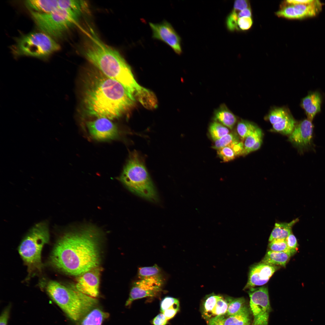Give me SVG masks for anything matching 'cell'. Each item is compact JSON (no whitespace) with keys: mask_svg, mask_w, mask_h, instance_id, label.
Returning a JSON list of instances; mask_svg holds the SVG:
<instances>
[{"mask_svg":"<svg viewBox=\"0 0 325 325\" xmlns=\"http://www.w3.org/2000/svg\"><path fill=\"white\" fill-rule=\"evenodd\" d=\"M250 7L249 1L245 0H237L235 1L233 9L240 11Z\"/></svg>","mask_w":325,"mask_h":325,"instance_id":"41","label":"cell"},{"mask_svg":"<svg viewBox=\"0 0 325 325\" xmlns=\"http://www.w3.org/2000/svg\"><path fill=\"white\" fill-rule=\"evenodd\" d=\"M213 118L214 121L231 129L233 128L237 121L236 116L224 104H221L215 110Z\"/></svg>","mask_w":325,"mask_h":325,"instance_id":"19","label":"cell"},{"mask_svg":"<svg viewBox=\"0 0 325 325\" xmlns=\"http://www.w3.org/2000/svg\"><path fill=\"white\" fill-rule=\"evenodd\" d=\"M217 154L224 162L231 161L236 156L233 149L229 147H225L218 150Z\"/></svg>","mask_w":325,"mask_h":325,"instance_id":"36","label":"cell"},{"mask_svg":"<svg viewBox=\"0 0 325 325\" xmlns=\"http://www.w3.org/2000/svg\"><path fill=\"white\" fill-rule=\"evenodd\" d=\"M100 269L97 268L79 276L75 288L78 291L96 298L99 294Z\"/></svg>","mask_w":325,"mask_h":325,"instance_id":"15","label":"cell"},{"mask_svg":"<svg viewBox=\"0 0 325 325\" xmlns=\"http://www.w3.org/2000/svg\"><path fill=\"white\" fill-rule=\"evenodd\" d=\"M60 48L53 38L42 31L23 35L16 39L11 48L16 57L27 56L41 59L48 58Z\"/></svg>","mask_w":325,"mask_h":325,"instance_id":"8","label":"cell"},{"mask_svg":"<svg viewBox=\"0 0 325 325\" xmlns=\"http://www.w3.org/2000/svg\"><path fill=\"white\" fill-rule=\"evenodd\" d=\"M46 290L53 300L72 320H80L98 303L96 298L80 292L75 288L50 281Z\"/></svg>","mask_w":325,"mask_h":325,"instance_id":"4","label":"cell"},{"mask_svg":"<svg viewBox=\"0 0 325 325\" xmlns=\"http://www.w3.org/2000/svg\"><path fill=\"white\" fill-rule=\"evenodd\" d=\"M268 246L270 249V250L272 251L276 252H290L288 248L285 239H277L274 240L270 242Z\"/></svg>","mask_w":325,"mask_h":325,"instance_id":"35","label":"cell"},{"mask_svg":"<svg viewBox=\"0 0 325 325\" xmlns=\"http://www.w3.org/2000/svg\"><path fill=\"white\" fill-rule=\"evenodd\" d=\"M321 101L320 94L317 91L311 92L302 99L301 106L308 119L312 121L316 114L320 111Z\"/></svg>","mask_w":325,"mask_h":325,"instance_id":"17","label":"cell"},{"mask_svg":"<svg viewBox=\"0 0 325 325\" xmlns=\"http://www.w3.org/2000/svg\"><path fill=\"white\" fill-rule=\"evenodd\" d=\"M232 148L234 150L236 156L242 155L244 150V144L242 141H240L234 145Z\"/></svg>","mask_w":325,"mask_h":325,"instance_id":"45","label":"cell"},{"mask_svg":"<svg viewBox=\"0 0 325 325\" xmlns=\"http://www.w3.org/2000/svg\"><path fill=\"white\" fill-rule=\"evenodd\" d=\"M229 305L227 312L228 316L236 314L246 306V300L243 297L233 298L228 296Z\"/></svg>","mask_w":325,"mask_h":325,"instance_id":"31","label":"cell"},{"mask_svg":"<svg viewBox=\"0 0 325 325\" xmlns=\"http://www.w3.org/2000/svg\"><path fill=\"white\" fill-rule=\"evenodd\" d=\"M225 319L224 315L213 317L209 319L208 325H224Z\"/></svg>","mask_w":325,"mask_h":325,"instance_id":"42","label":"cell"},{"mask_svg":"<svg viewBox=\"0 0 325 325\" xmlns=\"http://www.w3.org/2000/svg\"><path fill=\"white\" fill-rule=\"evenodd\" d=\"M258 127L252 122L246 120L242 119L237 124V130L241 139L243 140Z\"/></svg>","mask_w":325,"mask_h":325,"instance_id":"27","label":"cell"},{"mask_svg":"<svg viewBox=\"0 0 325 325\" xmlns=\"http://www.w3.org/2000/svg\"><path fill=\"white\" fill-rule=\"evenodd\" d=\"M138 276L139 279L162 277L161 269L157 265L139 268Z\"/></svg>","mask_w":325,"mask_h":325,"instance_id":"29","label":"cell"},{"mask_svg":"<svg viewBox=\"0 0 325 325\" xmlns=\"http://www.w3.org/2000/svg\"><path fill=\"white\" fill-rule=\"evenodd\" d=\"M179 303L178 300L175 298L166 296L161 301L160 305V311L162 313L173 305Z\"/></svg>","mask_w":325,"mask_h":325,"instance_id":"38","label":"cell"},{"mask_svg":"<svg viewBox=\"0 0 325 325\" xmlns=\"http://www.w3.org/2000/svg\"><path fill=\"white\" fill-rule=\"evenodd\" d=\"M250 310L253 317L251 325H268L271 311L268 290L265 286L249 289Z\"/></svg>","mask_w":325,"mask_h":325,"instance_id":"9","label":"cell"},{"mask_svg":"<svg viewBox=\"0 0 325 325\" xmlns=\"http://www.w3.org/2000/svg\"><path fill=\"white\" fill-rule=\"evenodd\" d=\"M49 237L48 223L42 221L32 228L20 244L19 252L28 267L29 275L41 271L42 251L44 246L49 241Z\"/></svg>","mask_w":325,"mask_h":325,"instance_id":"6","label":"cell"},{"mask_svg":"<svg viewBox=\"0 0 325 325\" xmlns=\"http://www.w3.org/2000/svg\"><path fill=\"white\" fill-rule=\"evenodd\" d=\"M109 313L98 308L92 309L81 320L79 325H102Z\"/></svg>","mask_w":325,"mask_h":325,"instance_id":"23","label":"cell"},{"mask_svg":"<svg viewBox=\"0 0 325 325\" xmlns=\"http://www.w3.org/2000/svg\"><path fill=\"white\" fill-rule=\"evenodd\" d=\"M290 113L289 111L284 107H276L271 110L266 118L273 125L279 122Z\"/></svg>","mask_w":325,"mask_h":325,"instance_id":"30","label":"cell"},{"mask_svg":"<svg viewBox=\"0 0 325 325\" xmlns=\"http://www.w3.org/2000/svg\"><path fill=\"white\" fill-rule=\"evenodd\" d=\"M311 122L308 119L301 121L296 124L289 135V141L301 153L314 150V126Z\"/></svg>","mask_w":325,"mask_h":325,"instance_id":"12","label":"cell"},{"mask_svg":"<svg viewBox=\"0 0 325 325\" xmlns=\"http://www.w3.org/2000/svg\"><path fill=\"white\" fill-rule=\"evenodd\" d=\"M168 320L162 313L157 315L152 320L153 325H166Z\"/></svg>","mask_w":325,"mask_h":325,"instance_id":"43","label":"cell"},{"mask_svg":"<svg viewBox=\"0 0 325 325\" xmlns=\"http://www.w3.org/2000/svg\"><path fill=\"white\" fill-rule=\"evenodd\" d=\"M149 24L153 38L164 42L178 54L181 53L180 37L169 23L164 21L160 23Z\"/></svg>","mask_w":325,"mask_h":325,"instance_id":"13","label":"cell"},{"mask_svg":"<svg viewBox=\"0 0 325 325\" xmlns=\"http://www.w3.org/2000/svg\"><path fill=\"white\" fill-rule=\"evenodd\" d=\"M299 221L298 218L293 220L289 223H276L272 231L269 239L270 242L277 239H286L288 236L292 233V228L293 226Z\"/></svg>","mask_w":325,"mask_h":325,"instance_id":"20","label":"cell"},{"mask_svg":"<svg viewBox=\"0 0 325 325\" xmlns=\"http://www.w3.org/2000/svg\"><path fill=\"white\" fill-rule=\"evenodd\" d=\"M277 270L276 266L263 262L253 265L250 268L248 281L243 289L265 284Z\"/></svg>","mask_w":325,"mask_h":325,"instance_id":"16","label":"cell"},{"mask_svg":"<svg viewBox=\"0 0 325 325\" xmlns=\"http://www.w3.org/2000/svg\"><path fill=\"white\" fill-rule=\"evenodd\" d=\"M10 308V307L9 306L2 312L0 317V325H7Z\"/></svg>","mask_w":325,"mask_h":325,"instance_id":"44","label":"cell"},{"mask_svg":"<svg viewBox=\"0 0 325 325\" xmlns=\"http://www.w3.org/2000/svg\"><path fill=\"white\" fill-rule=\"evenodd\" d=\"M253 23L252 17H243L239 18L237 21L238 30H248L252 27Z\"/></svg>","mask_w":325,"mask_h":325,"instance_id":"37","label":"cell"},{"mask_svg":"<svg viewBox=\"0 0 325 325\" xmlns=\"http://www.w3.org/2000/svg\"><path fill=\"white\" fill-rule=\"evenodd\" d=\"M179 309V303L176 304L164 311L162 313L168 320L173 317Z\"/></svg>","mask_w":325,"mask_h":325,"instance_id":"40","label":"cell"},{"mask_svg":"<svg viewBox=\"0 0 325 325\" xmlns=\"http://www.w3.org/2000/svg\"><path fill=\"white\" fill-rule=\"evenodd\" d=\"M88 33L83 53L96 69L108 77L121 84L134 98L145 88L136 82L129 66L118 51L104 43L93 31Z\"/></svg>","mask_w":325,"mask_h":325,"instance_id":"3","label":"cell"},{"mask_svg":"<svg viewBox=\"0 0 325 325\" xmlns=\"http://www.w3.org/2000/svg\"><path fill=\"white\" fill-rule=\"evenodd\" d=\"M119 179L133 193L153 202L158 200L155 188L144 161L136 151L130 153Z\"/></svg>","mask_w":325,"mask_h":325,"instance_id":"5","label":"cell"},{"mask_svg":"<svg viewBox=\"0 0 325 325\" xmlns=\"http://www.w3.org/2000/svg\"><path fill=\"white\" fill-rule=\"evenodd\" d=\"M296 125V122L289 113L279 122L272 125V132L290 135Z\"/></svg>","mask_w":325,"mask_h":325,"instance_id":"24","label":"cell"},{"mask_svg":"<svg viewBox=\"0 0 325 325\" xmlns=\"http://www.w3.org/2000/svg\"><path fill=\"white\" fill-rule=\"evenodd\" d=\"M262 143V138L258 140L252 147L246 151L244 153L243 155H247L251 152L257 150L260 147Z\"/></svg>","mask_w":325,"mask_h":325,"instance_id":"46","label":"cell"},{"mask_svg":"<svg viewBox=\"0 0 325 325\" xmlns=\"http://www.w3.org/2000/svg\"><path fill=\"white\" fill-rule=\"evenodd\" d=\"M214 141L212 148L217 150L221 148L229 147L232 148L240 141L237 135L234 132H231Z\"/></svg>","mask_w":325,"mask_h":325,"instance_id":"26","label":"cell"},{"mask_svg":"<svg viewBox=\"0 0 325 325\" xmlns=\"http://www.w3.org/2000/svg\"><path fill=\"white\" fill-rule=\"evenodd\" d=\"M209 131L214 141L218 140L229 133L228 128L215 121L211 122L209 127Z\"/></svg>","mask_w":325,"mask_h":325,"instance_id":"28","label":"cell"},{"mask_svg":"<svg viewBox=\"0 0 325 325\" xmlns=\"http://www.w3.org/2000/svg\"><path fill=\"white\" fill-rule=\"evenodd\" d=\"M94 227L65 234L50 257L51 264L67 274L80 276L98 267L100 262L98 233Z\"/></svg>","mask_w":325,"mask_h":325,"instance_id":"2","label":"cell"},{"mask_svg":"<svg viewBox=\"0 0 325 325\" xmlns=\"http://www.w3.org/2000/svg\"><path fill=\"white\" fill-rule=\"evenodd\" d=\"M292 255L290 252H276L270 250L266 254L262 262L275 265L285 266Z\"/></svg>","mask_w":325,"mask_h":325,"instance_id":"22","label":"cell"},{"mask_svg":"<svg viewBox=\"0 0 325 325\" xmlns=\"http://www.w3.org/2000/svg\"><path fill=\"white\" fill-rule=\"evenodd\" d=\"M252 12L250 7L240 11L238 14L239 18L243 17H252Z\"/></svg>","mask_w":325,"mask_h":325,"instance_id":"48","label":"cell"},{"mask_svg":"<svg viewBox=\"0 0 325 325\" xmlns=\"http://www.w3.org/2000/svg\"><path fill=\"white\" fill-rule=\"evenodd\" d=\"M163 284L162 277L139 279L135 281L132 283L125 305L130 306L136 299L156 296L161 291Z\"/></svg>","mask_w":325,"mask_h":325,"instance_id":"10","label":"cell"},{"mask_svg":"<svg viewBox=\"0 0 325 325\" xmlns=\"http://www.w3.org/2000/svg\"><path fill=\"white\" fill-rule=\"evenodd\" d=\"M86 126L90 135L97 140L113 139L117 137L119 135L117 126L108 118H98L88 121Z\"/></svg>","mask_w":325,"mask_h":325,"instance_id":"14","label":"cell"},{"mask_svg":"<svg viewBox=\"0 0 325 325\" xmlns=\"http://www.w3.org/2000/svg\"><path fill=\"white\" fill-rule=\"evenodd\" d=\"M261 129L258 127L254 132L245 139L244 144V150L242 155L246 150L252 147L262 137Z\"/></svg>","mask_w":325,"mask_h":325,"instance_id":"33","label":"cell"},{"mask_svg":"<svg viewBox=\"0 0 325 325\" xmlns=\"http://www.w3.org/2000/svg\"><path fill=\"white\" fill-rule=\"evenodd\" d=\"M287 246L292 255L297 250L298 243L297 239L292 233H291L286 239Z\"/></svg>","mask_w":325,"mask_h":325,"instance_id":"39","label":"cell"},{"mask_svg":"<svg viewBox=\"0 0 325 325\" xmlns=\"http://www.w3.org/2000/svg\"><path fill=\"white\" fill-rule=\"evenodd\" d=\"M229 304L228 296L224 298L219 295L216 304L212 311V317L226 314Z\"/></svg>","mask_w":325,"mask_h":325,"instance_id":"32","label":"cell"},{"mask_svg":"<svg viewBox=\"0 0 325 325\" xmlns=\"http://www.w3.org/2000/svg\"><path fill=\"white\" fill-rule=\"evenodd\" d=\"M322 3L314 0L308 4H289L284 1L280 9L275 13L279 17L289 19H301L316 16L322 9Z\"/></svg>","mask_w":325,"mask_h":325,"instance_id":"11","label":"cell"},{"mask_svg":"<svg viewBox=\"0 0 325 325\" xmlns=\"http://www.w3.org/2000/svg\"><path fill=\"white\" fill-rule=\"evenodd\" d=\"M251 313L246 305L238 312L226 318L224 325H251Z\"/></svg>","mask_w":325,"mask_h":325,"instance_id":"21","label":"cell"},{"mask_svg":"<svg viewBox=\"0 0 325 325\" xmlns=\"http://www.w3.org/2000/svg\"><path fill=\"white\" fill-rule=\"evenodd\" d=\"M83 84V105L89 116L113 119L135 104V98L121 84L96 68L88 72Z\"/></svg>","mask_w":325,"mask_h":325,"instance_id":"1","label":"cell"},{"mask_svg":"<svg viewBox=\"0 0 325 325\" xmlns=\"http://www.w3.org/2000/svg\"><path fill=\"white\" fill-rule=\"evenodd\" d=\"M84 12L78 10L58 8L48 13L30 11L39 29L51 37L59 38L76 24Z\"/></svg>","mask_w":325,"mask_h":325,"instance_id":"7","label":"cell"},{"mask_svg":"<svg viewBox=\"0 0 325 325\" xmlns=\"http://www.w3.org/2000/svg\"><path fill=\"white\" fill-rule=\"evenodd\" d=\"M219 297V295L214 293L206 296L203 301L202 316L205 319L212 317V311L214 308Z\"/></svg>","mask_w":325,"mask_h":325,"instance_id":"25","label":"cell"},{"mask_svg":"<svg viewBox=\"0 0 325 325\" xmlns=\"http://www.w3.org/2000/svg\"><path fill=\"white\" fill-rule=\"evenodd\" d=\"M314 0H289L284 2L289 4H308L314 1Z\"/></svg>","mask_w":325,"mask_h":325,"instance_id":"47","label":"cell"},{"mask_svg":"<svg viewBox=\"0 0 325 325\" xmlns=\"http://www.w3.org/2000/svg\"><path fill=\"white\" fill-rule=\"evenodd\" d=\"M24 4L30 11L41 13H50L58 8L56 0H26Z\"/></svg>","mask_w":325,"mask_h":325,"instance_id":"18","label":"cell"},{"mask_svg":"<svg viewBox=\"0 0 325 325\" xmlns=\"http://www.w3.org/2000/svg\"><path fill=\"white\" fill-rule=\"evenodd\" d=\"M240 11L233 9L228 16L226 24L228 29L230 31L238 30L237 21L239 19L238 14Z\"/></svg>","mask_w":325,"mask_h":325,"instance_id":"34","label":"cell"}]
</instances>
